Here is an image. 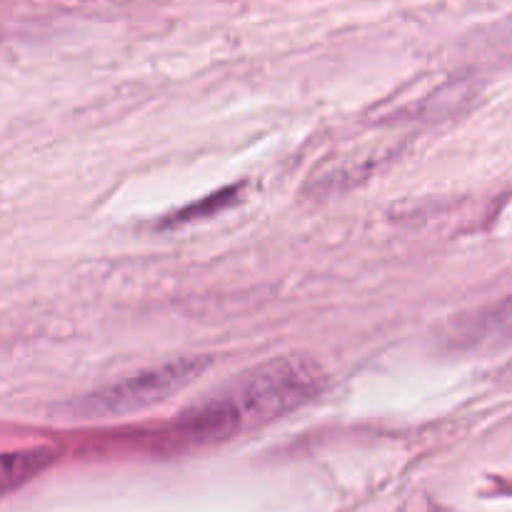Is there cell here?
<instances>
[{
	"label": "cell",
	"instance_id": "6da1fadb",
	"mask_svg": "<svg viewBox=\"0 0 512 512\" xmlns=\"http://www.w3.org/2000/svg\"><path fill=\"white\" fill-rule=\"evenodd\" d=\"M325 380V370L308 355L273 358L185 410L178 428L190 440H228L293 413L325 388Z\"/></svg>",
	"mask_w": 512,
	"mask_h": 512
},
{
	"label": "cell",
	"instance_id": "7a4b0ae2",
	"mask_svg": "<svg viewBox=\"0 0 512 512\" xmlns=\"http://www.w3.org/2000/svg\"><path fill=\"white\" fill-rule=\"evenodd\" d=\"M205 368H208L205 358H185L175 360V363H165L160 368H150L145 373L108 385V388L85 398L80 413L88 415V418L138 413V410L163 403L170 395L180 393L185 385H190L198 375H203Z\"/></svg>",
	"mask_w": 512,
	"mask_h": 512
},
{
	"label": "cell",
	"instance_id": "3957f363",
	"mask_svg": "<svg viewBox=\"0 0 512 512\" xmlns=\"http://www.w3.org/2000/svg\"><path fill=\"white\" fill-rule=\"evenodd\" d=\"M53 460L55 453L48 448L18 450V453L0 455V495L28 483L30 478L43 473L48 465H53Z\"/></svg>",
	"mask_w": 512,
	"mask_h": 512
},
{
	"label": "cell",
	"instance_id": "277c9868",
	"mask_svg": "<svg viewBox=\"0 0 512 512\" xmlns=\"http://www.w3.org/2000/svg\"><path fill=\"white\" fill-rule=\"evenodd\" d=\"M483 325L498 335H512V298L508 303L498 305L488 318H483Z\"/></svg>",
	"mask_w": 512,
	"mask_h": 512
}]
</instances>
